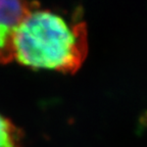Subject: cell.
I'll return each mask as SVG.
<instances>
[{
	"instance_id": "cell-1",
	"label": "cell",
	"mask_w": 147,
	"mask_h": 147,
	"mask_svg": "<svg viewBox=\"0 0 147 147\" xmlns=\"http://www.w3.org/2000/svg\"><path fill=\"white\" fill-rule=\"evenodd\" d=\"M87 25L39 4L30 9L13 38V60L32 69L75 74L87 58Z\"/></svg>"
},
{
	"instance_id": "cell-2",
	"label": "cell",
	"mask_w": 147,
	"mask_h": 147,
	"mask_svg": "<svg viewBox=\"0 0 147 147\" xmlns=\"http://www.w3.org/2000/svg\"><path fill=\"white\" fill-rule=\"evenodd\" d=\"M36 4L33 0H0V64L13 61L12 46L16 31Z\"/></svg>"
},
{
	"instance_id": "cell-3",
	"label": "cell",
	"mask_w": 147,
	"mask_h": 147,
	"mask_svg": "<svg viewBox=\"0 0 147 147\" xmlns=\"http://www.w3.org/2000/svg\"><path fill=\"white\" fill-rule=\"evenodd\" d=\"M22 130L8 117L0 113V147H24Z\"/></svg>"
}]
</instances>
